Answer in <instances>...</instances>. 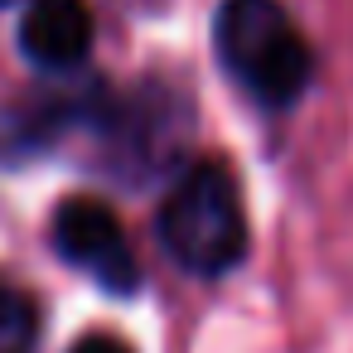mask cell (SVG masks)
Wrapping results in <instances>:
<instances>
[{"label": "cell", "instance_id": "obj_8", "mask_svg": "<svg viewBox=\"0 0 353 353\" xmlns=\"http://www.w3.org/2000/svg\"><path fill=\"white\" fill-rule=\"evenodd\" d=\"M6 6H15V0H0V10H6Z\"/></svg>", "mask_w": 353, "mask_h": 353}, {"label": "cell", "instance_id": "obj_7", "mask_svg": "<svg viewBox=\"0 0 353 353\" xmlns=\"http://www.w3.org/2000/svg\"><path fill=\"white\" fill-rule=\"evenodd\" d=\"M68 353H131V343H121L117 334H83Z\"/></svg>", "mask_w": 353, "mask_h": 353}, {"label": "cell", "instance_id": "obj_4", "mask_svg": "<svg viewBox=\"0 0 353 353\" xmlns=\"http://www.w3.org/2000/svg\"><path fill=\"white\" fill-rule=\"evenodd\" d=\"M49 237H54V252L68 266L88 271L107 295H136L141 290V256H136L121 218L102 199H88V194L63 199L49 218Z\"/></svg>", "mask_w": 353, "mask_h": 353}, {"label": "cell", "instance_id": "obj_2", "mask_svg": "<svg viewBox=\"0 0 353 353\" xmlns=\"http://www.w3.org/2000/svg\"><path fill=\"white\" fill-rule=\"evenodd\" d=\"M155 237L170 252L174 266L189 276H223L242 266L247 256V213H242V189L218 160H194L184 174L170 184L160 213H155Z\"/></svg>", "mask_w": 353, "mask_h": 353}, {"label": "cell", "instance_id": "obj_1", "mask_svg": "<svg viewBox=\"0 0 353 353\" xmlns=\"http://www.w3.org/2000/svg\"><path fill=\"white\" fill-rule=\"evenodd\" d=\"M213 49L223 73L256 107H295L314 78V54L281 0H223L213 15Z\"/></svg>", "mask_w": 353, "mask_h": 353}, {"label": "cell", "instance_id": "obj_3", "mask_svg": "<svg viewBox=\"0 0 353 353\" xmlns=\"http://www.w3.org/2000/svg\"><path fill=\"white\" fill-rule=\"evenodd\" d=\"M92 126L107 136L112 160H121L117 174L145 179V174H155V170H170L165 160L179 155V145H184V136H189V107H184L174 92L145 83V88H141L136 97H126V102L102 97V112H97Z\"/></svg>", "mask_w": 353, "mask_h": 353}, {"label": "cell", "instance_id": "obj_5", "mask_svg": "<svg viewBox=\"0 0 353 353\" xmlns=\"http://www.w3.org/2000/svg\"><path fill=\"white\" fill-rule=\"evenodd\" d=\"M97 20L88 0H30L20 15V54L39 73H78L92 54Z\"/></svg>", "mask_w": 353, "mask_h": 353}, {"label": "cell", "instance_id": "obj_6", "mask_svg": "<svg viewBox=\"0 0 353 353\" xmlns=\"http://www.w3.org/2000/svg\"><path fill=\"white\" fill-rule=\"evenodd\" d=\"M39 343V305L25 285L0 281V353H34Z\"/></svg>", "mask_w": 353, "mask_h": 353}]
</instances>
